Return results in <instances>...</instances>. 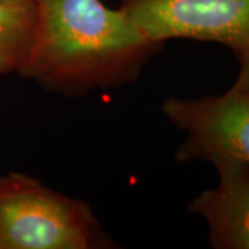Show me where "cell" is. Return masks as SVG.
Returning a JSON list of instances; mask_svg holds the SVG:
<instances>
[{"label": "cell", "mask_w": 249, "mask_h": 249, "mask_svg": "<svg viewBox=\"0 0 249 249\" xmlns=\"http://www.w3.org/2000/svg\"><path fill=\"white\" fill-rule=\"evenodd\" d=\"M219 183L195 197L188 210L209 226L216 249H249V164L214 165Z\"/></svg>", "instance_id": "5b68a950"}, {"label": "cell", "mask_w": 249, "mask_h": 249, "mask_svg": "<svg viewBox=\"0 0 249 249\" xmlns=\"http://www.w3.org/2000/svg\"><path fill=\"white\" fill-rule=\"evenodd\" d=\"M161 110L186 134L176 158L179 163L249 164V95L231 87L219 96L169 97Z\"/></svg>", "instance_id": "277c9868"}, {"label": "cell", "mask_w": 249, "mask_h": 249, "mask_svg": "<svg viewBox=\"0 0 249 249\" xmlns=\"http://www.w3.org/2000/svg\"><path fill=\"white\" fill-rule=\"evenodd\" d=\"M6 1L21 2V4H31V2H36V0H6Z\"/></svg>", "instance_id": "52a82bcc"}, {"label": "cell", "mask_w": 249, "mask_h": 249, "mask_svg": "<svg viewBox=\"0 0 249 249\" xmlns=\"http://www.w3.org/2000/svg\"><path fill=\"white\" fill-rule=\"evenodd\" d=\"M97 239L85 203L26 177L0 179V249H87Z\"/></svg>", "instance_id": "7a4b0ae2"}, {"label": "cell", "mask_w": 249, "mask_h": 249, "mask_svg": "<svg viewBox=\"0 0 249 249\" xmlns=\"http://www.w3.org/2000/svg\"><path fill=\"white\" fill-rule=\"evenodd\" d=\"M37 5L0 0V73L22 68L33 49Z\"/></svg>", "instance_id": "8992f818"}, {"label": "cell", "mask_w": 249, "mask_h": 249, "mask_svg": "<svg viewBox=\"0 0 249 249\" xmlns=\"http://www.w3.org/2000/svg\"><path fill=\"white\" fill-rule=\"evenodd\" d=\"M37 26L22 70L65 90L123 87L160 44L123 9L101 0H36Z\"/></svg>", "instance_id": "6da1fadb"}, {"label": "cell", "mask_w": 249, "mask_h": 249, "mask_svg": "<svg viewBox=\"0 0 249 249\" xmlns=\"http://www.w3.org/2000/svg\"><path fill=\"white\" fill-rule=\"evenodd\" d=\"M121 9L156 44L189 38L226 45L240 66L232 87L249 95V0H124Z\"/></svg>", "instance_id": "3957f363"}]
</instances>
